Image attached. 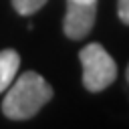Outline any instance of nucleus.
I'll use <instances>...</instances> for the list:
<instances>
[{
    "instance_id": "nucleus-7",
    "label": "nucleus",
    "mask_w": 129,
    "mask_h": 129,
    "mask_svg": "<svg viewBox=\"0 0 129 129\" xmlns=\"http://www.w3.org/2000/svg\"><path fill=\"white\" fill-rule=\"evenodd\" d=\"M75 2H81V4H93V2H97V0H75Z\"/></svg>"
},
{
    "instance_id": "nucleus-1",
    "label": "nucleus",
    "mask_w": 129,
    "mask_h": 129,
    "mask_svg": "<svg viewBox=\"0 0 129 129\" xmlns=\"http://www.w3.org/2000/svg\"><path fill=\"white\" fill-rule=\"evenodd\" d=\"M50 99L52 87L38 73L26 71L8 87L2 101V113L12 121H26L34 117Z\"/></svg>"
},
{
    "instance_id": "nucleus-5",
    "label": "nucleus",
    "mask_w": 129,
    "mask_h": 129,
    "mask_svg": "<svg viewBox=\"0 0 129 129\" xmlns=\"http://www.w3.org/2000/svg\"><path fill=\"white\" fill-rule=\"evenodd\" d=\"M44 4H46V0H12V6L20 16H32Z\"/></svg>"
},
{
    "instance_id": "nucleus-2",
    "label": "nucleus",
    "mask_w": 129,
    "mask_h": 129,
    "mask_svg": "<svg viewBox=\"0 0 129 129\" xmlns=\"http://www.w3.org/2000/svg\"><path fill=\"white\" fill-rule=\"evenodd\" d=\"M79 60L83 64V85L91 93L105 91L117 79V64L99 42H89L83 46Z\"/></svg>"
},
{
    "instance_id": "nucleus-4",
    "label": "nucleus",
    "mask_w": 129,
    "mask_h": 129,
    "mask_svg": "<svg viewBox=\"0 0 129 129\" xmlns=\"http://www.w3.org/2000/svg\"><path fill=\"white\" fill-rule=\"evenodd\" d=\"M18 67H20V54L14 48L0 50V93L12 85V81L16 79Z\"/></svg>"
},
{
    "instance_id": "nucleus-6",
    "label": "nucleus",
    "mask_w": 129,
    "mask_h": 129,
    "mask_svg": "<svg viewBox=\"0 0 129 129\" xmlns=\"http://www.w3.org/2000/svg\"><path fill=\"white\" fill-rule=\"evenodd\" d=\"M117 16L123 24L129 26V0H117Z\"/></svg>"
},
{
    "instance_id": "nucleus-3",
    "label": "nucleus",
    "mask_w": 129,
    "mask_h": 129,
    "mask_svg": "<svg viewBox=\"0 0 129 129\" xmlns=\"http://www.w3.org/2000/svg\"><path fill=\"white\" fill-rule=\"evenodd\" d=\"M97 18V2L93 4H81L75 0H67V14L62 20V32L71 40L85 38L95 24Z\"/></svg>"
},
{
    "instance_id": "nucleus-8",
    "label": "nucleus",
    "mask_w": 129,
    "mask_h": 129,
    "mask_svg": "<svg viewBox=\"0 0 129 129\" xmlns=\"http://www.w3.org/2000/svg\"><path fill=\"white\" fill-rule=\"evenodd\" d=\"M125 79H127V83H129V64H127V73H125Z\"/></svg>"
}]
</instances>
